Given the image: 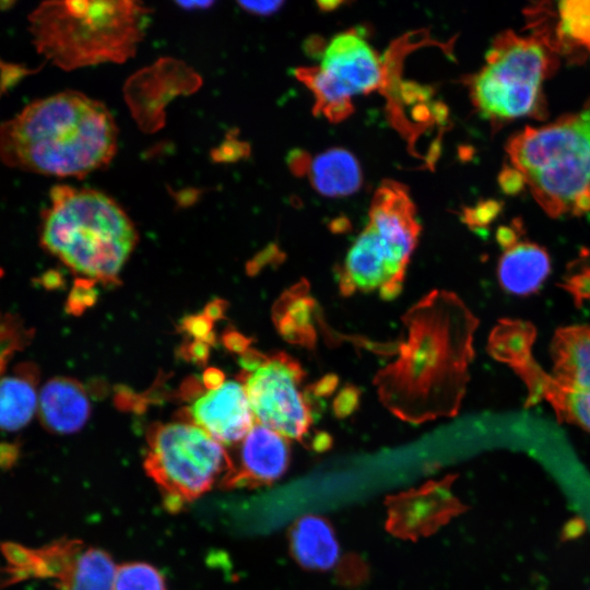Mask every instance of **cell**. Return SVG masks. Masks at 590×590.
I'll return each instance as SVG.
<instances>
[{
  "label": "cell",
  "mask_w": 590,
  "mask_h": 590,
  "mask_svg": "<svg viewBox=\"0 0 590 590\" xmlns=\"http://www.w3.org/2000/svg\"><path fill=\"white\" fill-rule=\"evenodd\" d=\"M402 322L397 358L374 378L380 402L415 424L455 416L467 391L477 318L455 293L434 290Z\"/></svg>",
  "instance_id": "1"
},
{
  "label": "cell",
  "mask_w": 590,
  "mask_h": 590,
  "mask_svg": "<svg viewBox=\"0 0 590 590\" xmlns=\"http://www.w3.org/2000/svg\"><path fill=\"white\" fill-rule=\"evenodd\" d=\"M118 129L109 109L64 91L27 105L0 125V157L11 167L56 177H84L107 166Z\"/></svg>",
  "instance_id": "2"
},
{
  "label": "cell",
  "mask_w": 590,
  "mask_h": 590,
  "mask_svg": "<svg viewBox=\"0 0 590 590\" xmlns=\"http://www.w3.org/2000/svg\"><path fill=\"white\" fill-rule=\"evenodd\" d=\"M40 243L76 274L114 283L137 246L138 233L128 214L109 196L59 185L50 190Z\"/></svg>",
  "instance_id": "3"
},
{
  "label": "cell",
  "mask_w": 590,
  "mask_h": 590,
  "mask_svg": "<svg viewBox=\"0 0 590 590\" xmlns=\"http://www.w3.org/2000/svg\"><path fill=\"white\" fill-rule=\"evenodd\" d=\"M139 1H48L30 15L39 54L64 70L132 57L150 23Z\"/></svg>",
  "instance_id": "4"
},
{
  "label": "cell",
  "mask_w": 590,
  "mask_h": 590,
  "mask_svg": "<svg viewBox=\"0 0 590 590\" xmlns=\"http://www.w3.org/2000/svg\"><path fill=\"white\" fill-rule=\"evenodd\" d=\"M506 152L548 216L590 212V104L546 126L526 127Z\"/></svg>",
  "instance_id": "5"
},
{
  "label": "cell",
  "mask_w": 590,
  "mask_h": 590,
  "mask_svg": "<svg viewBox=\"0 0 590 590\" xmlns=\"http://www.w3.org/2000/svg\"><path fill=\"white\" fill-rule=\"evenodd\" d=\"M556 49L534 34L514 31L497 35L485 56V66L470 79L476 109L494 123L522 117L541 118L543 82L557 66Z\"/></svg>",
  "instance_id": "6"
},
{
  "label": "cell",
  "mask_w": 590,
  "mask_h": 590,
  "mask_svg": "<svg viewBox=\"0 0 590 590\" xmlns=\"http://www.w3.org/2000/svg\"><path fill=\"white\" fill-rule=\"evenodd\" d=\"M146 439L144 470L170 511L199 498L232 469L223 445L192 423L154 425Z\"/></svg>",
  "instance_id": "7"
},
{
  "label": "cell",
  "mask_w": 590,
  "mask_h": 590,
  "mask_svg": "<svg viewBox=\"0 0 590 590\" xmlns=\"http://www.w3.org/2000/svg\"><path fill=\"white\" fill-rule=\"evenodd\" d=\"M304 378L302 366L285 353L245 358L241 384L259 424L291 439L308 434L312 418Z\"/></svg>",
  "instance_id": "8"
},
{
  "label": "cell",
  "mask_w": 590,
  "mask_h": 590,
  "mask_svg": "<svg viewBox=\"0 0 590 590\" xmlns=\"http://www.w3.org/2000/svg\"><path fill=\"white\" fill-rule=\"evenodd\" d=\"M11 571L21 576L47 577L60 590H113L116 566L110 555L82 542L62 540L38 550L5 547Z\"/></svg>",
  "instance_id": "9"
},
{
  "label": "cell",
  "mask_w": 590,
  "mask_h": 590,
  "mask_svg": "<svg viewBox=\"0 0 590 590\" xmlns=\"http://www.w3.org/2000/svg\"><path fill=\"white\" fill-rule=\"evenodd\" d=\"M455 477L448 475L388 497L387 530L401 539L417 540L436 532L464 511L467 507L451 489Z\"/></svg>",
  "instance_id": "10"
},
{
  "label": "cell",
  "mask_w": 590,
  "mask_h": 590,
  "mask_svg": "<svg viewBox=\"0 0 590 590\" xmlns=\"http://www.w3.org/2000/svg\"><path fill=\"white\" fill-rule=\"evenodd\" d=\"M368 223L375 228L396 268L405 275L421 232L406 187L391 179L384 180L374 193Z\"/></svg>",
  "instance_id": "11"
},
{
  "label": "cell",
  "mask_w": 590,
  "mask_h": 590,
  "mask_svg": "<svg viewBox=\"0 0 590 590\" xmlns=\"http://www.w3.org/2000/svg\"><path fill=\"white\" fill-rule=\"evenodd\" d=\"M404 278L375 228L367 224L347 252L339 284L343 295L378 290L382 298L391 299L400 293Z\"/></svg>",
  "instance_id": "12"
},
{
  "label": "cell",
  "mask_w": 590,
  "mask_h": 590,
  "mask_svg": "<svg viewBox=\"0 0 590 590\" xmlns=\"http://www.w3.org/2000/svg\"><path fill=\"white\" fill-rule=\"evenodd\" d=\"M188 417L222 445L241 441L256 424L244 385L234 380L211 387L197 398Z\"/></svg>",
  "instance_id": "13"
},
{
  "label": "cell",
  "mask_w": 590,
  "mask_h": 590,
  "mask_svg": "<svg viewBox=\"0 0 590 590\" xmlns=\"http://www.w3.org/2000/svg\"><path fill=\"white\" fill-rule=\"evenodd\" d=\"M238 462L221 482L224 488L256 487L279 480L290 463L286 437L256 423L243 438Z\"/></svg>",
  "instance_id": "14"
},
{
  "label": "cell",
  "mask_w": 590,
  "mask_h": 590,
  "mask_svg": "<svg viewBox=\"0 0 590 590\" xmlns=\"http://www.w3.org/2000/svg\"><path fill=\"white\" fill-rule=\"evenodd\" d=\"M319 67L351 96L374 91L384 80L379 55L355 30L340 33L329 42Z\"/></svg>",
  "instance_id": "15"
},
{
  "label": "cell",
  "mask_w": 590,
  "mask_h": 590,
  "mask_svg": "<svg viewBox=\"0 0 590 590\" xmlns=\"http://www.w3.org/2000/svg\"><path fill=\"white\" fill-rule=\"evenodd\" d=\"M528 389L526 406L545 400L559 422L574 424L590 433V390L559 384L546 374L532 357L512 369Z\"/></svg>",
  "instance_id": "16"
},
{
  "label": "cell",
  "mask_w": 590,
  "mask_h": 590,
  "mask_svg": "<svg viewBox=\"0 0 590 590\" xmlns=\"http://www.w3.org/2000/svg\"><path fill=\"white\" fill-rule=\"evenodd\" d=\"M37 412L48 430L64 435L84 426L91 404L80 382L68 377H56L40 389Z\"/></svg>",
  "instance_id": "17"
},
{
  "label": "cell",
  "mask_w": 590,
  "mask_h": 590,
  "mask_svg": "<svg viewBox=\"0 0 590 590\" xmlns=\"http://www.w3.org/2000/svg\"><path fill=\"white\" fill-rule=\"evenodd\" d=\"M551 272V259L542 246L519 241L504 248L497 264L502 287L510 294L527 296L536 292Z\"/></svg>",
  "instance_id": "18"
},
{
  "label": "cell",
  "mask_w": 590,
  "mask_h": 590,
  "mask_svg": "<svg viewBox=\"0 0 590 590\" xmlns=\"http://www.w3.org/2000/svg\"><path fill=\"white\" fill-rule=\"evenodd\" d=\"M553 377L562 385L590 390V326L557 329L551 343Z\"/></svg>",
  "instance_id": "19"
},
{
  "label": "cell",
  "mask_w": 590,
  "mask_h": 590,
  "mask_svg": "<svg viewBox=\"0 0 590 590\" xmlns=\"http://www.w3.org/2000/svg\"><path fill=\"white\" fill-rule=\"evenodd\" d=\"M290 544L295 560L311 570L332 568L340 554L332 527L319 516L299 518L292 527Z\"/></svg>",
  "instance_id": "20"
},
{
  "label": "cell",
  "mask_w": 590,
  "mask_h": 590,
  "mask_svg": "<svg viewBox=\"0 0 590 590\" xmlns=\"http://www.w3.org/2000/svg\"><path fill=\"white\" fill-rule=\"evenodd\" d=\"M306 174L312 187L327 197L351 194L362 185V170L356 157L341 148L327 150L310 158Z\"/></svg>",
  "instance_id": "21"
},
{
  "label": "cell",
  "mask_w": 590,
  "mask_h": 590,
  "mask_svg": "<svg viewBox=\"0 0 590 590\" xmlns=\"http://www.w3.org/2000/svg\"><path fill=\"white\" fill-rule=\"evenodd\" d=\"M35 377L17 371L0 379V429L17 430L28 424L38 409Z\"/></svg>",
  "instance_id": "22"
},
{
  "label": "cell",
  "mask_w": 590,
  "mask_h": 590,
  "mask_svg": "<svg viewBox=\"0 0 590 590\" xmlns=\"http://www.w3.org/2000/svg\"><path fill=\"white\" fill-rule=\"evenodd\" d=\"M295 74L315 96L314 114L340 122L354 111L351 95L320 67H300Z\"/></svg>",
  "instance_id": "23"
},
{
  "label": "cell",
  "mask_w": 590,
  "mask_h": 590,
  "mask_svg": "<svg viewBox=\"0 0 590 590\" xmlns=\"http://www.w3.org/2000/svg\"><path fill=\"white\" fill-rule=\"evenodd\" d=\"M536 330L530 323L516 319H502L492 330L487 351L511 369L524 364L532 356Z\"/></svg>",
  "instance_id": "24"
},
{
  "label": "cell",
  "mask_w": 590,
  "mask_h": 590,
  "mask_svg": "<svg viewBox=\"0 0 590 590\" xmlns=\"http://www.w3.org/2000/svg\"><path fill=\"white\" fill-rule=\"evenodd\" d=\"M557 35L590 51V0H569L558 4Z\"/></svg>",
  "instance_id": "25"
},
{
  "label": "cell",
  "mask_w": 590,
  "mask_h": 590,
  "mask_svg": "<svg viewBox=\"0 0 590 590\" xmlns=\"http://www.w3.org/2000/svg\"><path fill=\"white\" fill-rule=\"evenodd\" d=\"M307 285L300 283L295 287L296 294L292 292L290 295L291 298L285 305L286 312L283 316V331L292 337L294 342L311 346L316 341V334L310 322L312 299L307 296Z\"/></svg>",
  "instance_id": "26"
},
{
  "label": "cell",
  "mask_w": 590,
  "mask_h": 590,
  "mask_svg": "<svg viewBox=\"0 0 590 590\" xmlns=\"http://www.w3.org/2000/svg\"><path fill=\"white\" fill-rule=\"evenodd\" d=\"M113 590H166L158 569L142 562L125 563L116 568Z\"/></svg>",
  "instance_id": "27"
},
{
  "label": "cell",
  "mask_w": 590,
  "mask_h": 590,
  "mask_svg": "<svg viewBox=\"0 0 590 590\" xmlns=\"http://www.w3.org/2000/svg\"><path fill=\"white\" fill-rule=\"evenodd\" d=\"M575 300L577 306L590 299V268H583L571 273L563 284Z\"/></svg>",
  "instance_id": "28"
},
{
  "label": "cell",
  "mask_w": 590,
  "mask_h": 590,
  "mask_svg": "<svg viewBox=\"0 0 590 590\" xmlns=\"http://www.w3.org/2000/svg\"><path fill=\"white\" fill-rule=\"evenodd\" d=\"M502 204L495 200L477 203L473 208L465 209L463 220L470 226H485L499 213Z\"/></svg>",
  "instance_id": "29"
},
{
  "label": "cell",
  "mask_w": 590,
  "mask_h": 590,
  "mask_svg": "<svg viewBox=\"0 0 590 590\" xmlns=\"http://www.w3.org/2000/svg\"><path fill=\"white\" fill-rule=\"evenodd\" d=\"M498 181L503 191L508 194L519 192L526 185L522 175L512 166L504 167L499 174Z\"/></svg>",
  "instance_id": "30"
},
{
  "label": "cell",
  "mask_w": 590,
  "mask_h": 590,
  "mask_svg": "<svg viewBox=\"0 0 590 590\" xmlns=\"http://www.w3.org/2000/svg\"><path fill=\"white\" fill-rule=\"evenodd\" d=\"M243 9L259 15L274 13L283 4L282 1H245L239 3Z\"/></svg>",
  "instance_id": "31"
},
{
  "label": "cell",
  "mask_w": 590,
  "mask_h": 590,
  "mask_svg": "<svg viewBox=\"0 0 590 590\" xmlns=\"http://www.w3.org/2000/svg\"><path fill=\"white\" fill-rule=\"evenodd\" d=\"M341 3V1H320L318 2V5L321 10H331L335 9Z\"/></svg>",
  "instance_id": "32"
}]
</instances>
